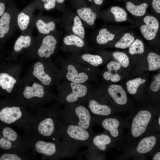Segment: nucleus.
<instances>
[{
	"label": "nucleus",
	"mask_w": 160,
	"mask_h": 160,
	"mask_svg": "<svg viewBox=\"0 0 160 160\" xmlns=\"http://www.w3.org/2000/svg\"><path fill=\"white\" fill-rule=\"evenodd\" d=\"M59 106L39 109L30 133L25 134L47 140L61 141L60 135L61 121Z\"/></svg>",
	"instance_id": "1"
},
{
	"label": "nucleus",
	"mask_w": 160,
	"mask_h": 160,
	"mask_svg": "<svg viewBox=\"0 0 160 160\" xmlns=\"http://www.w3.org/2000/svg\"><path fill=\"white\" fill-rule=\"evenodd\" d=\"M159 113L145 108L131 113L127 127L128 132L125 137L128 143L131 145L144 136L159 131L157 117Z\"/></svg>",
	"instance_id": "2"
},
{
	"label": "nucleus",
	"mask_w": 160,
	"mask_h": 160,
	"mask_svg": "<svg viewBox=\"0 0 160 160\" xmlns=\"http://www.w3.org/2000/svg\"><path fill=\"white\" fill-rule=\"evenodd\" d=\"M34 156L38 154L44 159L57 160L77 156L79 149L62 141H48L25 134Z\"/></svg>",
	"instance_id": "3"
},
{
	"label": "nucleus",
	"mask_w": 160,
	"mask_h": 160,
	"mask_svg": "<svg viewBox=\"0 0 160 160\" xmlns=\"http://www.w3.org/2000/svg\"><path fill=\"white\" fill-rule=\"evenodd\" d=\"M35 119V115L25 107L18 103L5 106L0 110V121L23 130L25 133H30Z\"/></svg>",
	"instance_id": "4"
},
{
	"label": "nucleus",
	"mask_w": 160,
	"mask_h": 160,
	"mask_svg": "<svg viewBox=\"0 0 160 160\" xmlns=\"http://www.w3.org/2000/svg\"><path fill=\"white\" fill-rule=\"evenodd\" d=\"M60 117L61 121L63 123L93 130L94 123L92 116L84 104L76 103L65 105L63 109L60 110Z\"/></svg>",
	"instance_id": "5"
},
{
	"label": "nucleus",
	"mask_w": 160,
	"mask_h": 160,
	"mask_svg": "<svg viewBox=\"0 0 160 160\" xmlns=\"http://www.w3.org/2000/svg\"><path fill=\"white\" fill-rule=\"evenodd\" d=\"M59 87L58 100L65 105L76 103L85 104L91 91L88 82L76 83L64 81Z\"/></svg>",
	"instance_id": "6"
},
{
	"label": "nucleus",
	"mask_w": 160,
	"mask_h": 160,
	"mask_svg": "<svg viewBox=\"0 0 160 160\" xmlns=\"http://www.w3.org/2000/svg\"><path fill=\"white\" fill-rule=\"evenodd\" d=\"M60 132L62 141L79 148L87 147L95 134L93 130L61 121Z\"/></svg>",
	"instance_id": "7"
},
{
	"label": "nucleus",
	"mask_w": 160,
	"mask_h": 160,
	"mask_svg": "<svg viewBox=\"0 0 160 160\" xmlns=\"http://www.w3.org/2000/svg\"><path fill=\"white\" fill-rule=\"evenodd\" d=\"M60 70L64 81L76 83H83L92 79L91 68L69 59L63 58L59 61Z\"/></svg>",
	"instance_id": "8"
},
{
	"label": "nucleus",
	"mask_w": 160,
	"mask_h": 160,
	"mask_svg": "<svg viewBox=\"0 0 160 160\" xmlns=\"http://www.w3.org/2000/svg\"><path fill=\"white\" fill-rule=\"evenodd\" d=\"M94 123L101 126L113 139L115 143H121L123 140V133L127 128L129 118L121 116L99 117L92 116Z\"/></svg>",
	"instance_id": "9"
},
{
	"label": "nucleus",
	"mask_w": 160,
	"mask_h": 160,
	"mask_svg": "<svg viewBox=\"0 0 160 160\" xmlns=\"http://www.w3.org/2000/svg\"><path fill=\"white\" fill-rule=\"evenodd\" d=\"M0 129V148L8 152L26 153L30 148L28 142L24 137L20 135L9 126Z\"/></svg>",
	"instance_id": "10"
},
{
	"label": "nucleus",
	"mask_w": 160,
	"mask_h": 160,
	"mask_svg": "<svg viewBox=\"0 0 160 160\" xmlns=\"http://www.w3.org/2000/svg\"><path fill=\"white\" fill-rule=\"evenodd\" d=\"M19 11L13 0H10L4 13L0 18V39L10 37L17 29V17Z\"/></svg>",
	"instance_id": "11"
},
{
	"label": "nucleus",
	"mask_w": 160,
	"mask_h": 160,
	"mask_svg": "<svg viewBox=\"0 0 160 160\" xmlns=\"http://www.w3.org/2000/svg\"><path fill=\"white\" fill-rule=\"evenodd\" d=\"M106 102L105 96L91 91L85 104L92 116L102 117L115 115L116 111Z\"/></svg>",
	"instance_id": "12"
},
{
	"label": "nucleus",
	"mask_w": 160,
	"mask_h": 160,
	"mask_svg": "<svg viewBox=\"0 0 160 160\" xmlns=\"http://www.w3.org/2000/svg\"><path fill=\"white\" fill-rule=\"evenodd\" d=\"M114 143L113 139L106 133L95 134L87 146L86 158L89 159H99V153L107 151Z\"/></svg>",
	"instance_id": "13"
},
{
	"label": "nucleus",
	"mask_w": 160,
	"mask_h": 160,
	"mask_svg": "<svg viewBox=\"0 0 160 160\" xmlns=\"http://www.w3.org/2000/svg\"><path fill=\"white\" fill-rule=\"evenodd\" d=\"M33 42L38 44L36 52L41 58H48L55 52L58 44L56 36L53 34L42 35L38 34L33 37Z\"/></svg>",
	"instance_id": "14"
},
{
	"label": "nucleus",
	"mask_w": 160,
	"mask_h": 160,
	"mask_svg": "<svg viewBox=\"0 0 160 160\" xmlns=\"http://www.w3.org/2000/svg\"><path fill=\"white\" fill-rule=\"evenodd\" d=\"M159 135L155 133L146 135L130 145L132 153L137 156L149 154L155 150L159 140Z\"/></svg>",
	"instance_id": "15"
},
{
	"label": "nucleus",
	"mask_w": 160,
	"mask_h": 160,
	"mask_svg": "<svg viewBox=\"0 0 160 160\" xmlns=\"http://www.w3.org/2000/svg\"><path fill=\"white\" fill-rule=\"evenodd\" d=\"M24 98L26 100L36 99L41 100L43 104L54 99V97L48 94L41 84L34 83L31 87L26 86L23 93Z\"/></svg>",
	"instance_id": "16"
},
{
	"label": "nucleus",
	"mask_w": 160,
	"mask_h": 160,
	"mask_svg": "<svg viewBox=\"0 0 160 160\" xmlns=\"http://www.w3.org/2000/svg\"><path fill=\"white\" fill-rule=\"evenodd\" d=\"M36 9L34 1L18 12L17 20V29L21 33L27 30L32 24L33 12Z\"/></svg>",
	"instance_id": "17"
},
{
	"label": "nucleus",
	"mask_w": 160,
	"mask_h": 160,
	"mask_svg": "<svg viewBox=\"0 0 160 160\" xmlns=\"http://www.w3.org/2000/svg\"><path fill=\"white\" fill-rule=\"evenodd\" d=\"M32 22L39 33L41 34H52L56 29L55 22L43 16L41 13L34 15Z\"/></svg>",
	"instance_id": "18"
},
{
	"label": "nucleus",
	"mask_w": 160,
	"mask_h": 160,
	"mask_svg": "<svg viewBox=\"0 0 160 160\" xmlns=\"http://www.w3.org/2000/svg\"><path fill=\"white\" fill-rule=\"evenodd\" d=\"M143 21L145 24L140 27V32L145 39L152 40L155 37L159 29L158 20L153 16L147 15L144 17Z\"/></svg>",
	"instance_id": "19"
},
{
	"label": "nucleus",
	"mask_w": 160,
	"mask_h": 160,
	"mask_svg": "<svg viewBox=\"0 0 160 160\" xmlns=\"http://www.w3.org/2000/svg\"><path fill=\"white\" fill-rule=\"evenodd\" d=\"M34 27L33 23L27 30L20 33L14 44L13 50L15 52H21L23 49L28 48L30 46L33 38V33Z\"/></svg>",
	"instance_id": "20"
},
{
	"label": "nucleus",
	"mask_w": 160,
	"mask_h": 160,
	"mask_svg": "<svg viewBox=\"0 0 160 160\" xmlns=\"http://www.w3.org/2000/svg\"><path fill=\"white\" fill-rule=\"evenodd\" d=\"M107 93L108 96L119 106H124L127 104L128 99L127 94L120 85H110L108 88Z\"/></svg>",
	"instance_id": "21"
},
{
	"label": "nucleus",
	"mask_w": 160,
	"mask_h": 160,
	"mask_svg": "<svg viewBox=\"0 0 160 160\" xmlns=\"http://www.w3.org/2000/svg\"><path fill=\"white\" fill-rule=\"evenodd\" d=\"M72 60L91 68L102 64L103 60L99 55L84 53L81 55L73 56L69 58Z\"/></svg>",
	"instance_id": "22"
},
{
	"label": "nucleus",
	"mask_w": 160,
	"mask_h": 160,
	"mask_svg": "<svg viewBox=\"0 0 160 160\" xmlns=\"http://www.w3.org/2000/svg\"><path fill=\"white\" fill-rule=\"evenodd\" d=\"M121 67L120 64L118 62L113 61H110L107 65L108 70L105 71L103 73L104 79L106 81L110 80L114 82L119 81L121 78L117 73V71Z\"/></svg>",
	"instance_id": "23"
},
{
	"label": "nucleus",
	"mask_w": 160,
	"mask_h": 160,
	"mask_svg": "<svg viewBox=\"0 0 160 160\" xmlns=\"http://www.w3.org/2000/svg\"><path fill=\"white\" fill-rule=\"evenodd\" d=\"M33 76L38 79L44 85L48 86L52 82L51 76L44 70V65L42 63L37 62L33 66Z\"/></svg>",
	"instance_id": "24"
},
{
	"label": "nucleus",
	"mask_w": 160,
	"mask_h": 160,
	"mask_svg": "<svg viewBox=\"0 0 160 160\" xmlns=\"http://www.w3.org/2000/svg\"><path fill=\"white\" fill-rule=\"evenodd\" d=\"M77 13L81 19L87 23L89 25H93L97 17L96 13L88 7H84L78 9Z\"/></svg>",
	"instance_id": "25"
},
{
	"label": "nucleus",
	"mask_w": 160,
	"mask_h": 160,
	"mask_svg": "<svg viewBox=\"0 0 160 160\" xmlns=\"http://www.w3.org/2000/svg\"><path fill=\"white\" fill-rule=\"evenodd\" d=\"M16 82V80L9 74L4 73H0V87L8 93H11Z\"/></svg>",
	"instance_id": "26"
},
{
	"label": "nucleus",
	"mask_w": 160,
	"mask_h": 160,
	"mask_svg": "<svg viewBox=\"0 0 160 160\" xmlns=\"http://www.w3.org/2000/svg\"><path fill=\"white\" fill-rule=\"evenodd\" d=\"M63 42L66 46L74 47L79 49L83 48L85 44L83 39L74 34L65 37L63 39Z\"/></svg>",
	"instance_id": "27"
},
{
	"label": "nucleus",
	"mask_w": 160,
	"mask_h": 160,
	"mask_svg": "<svg viewBox=\"0 0 160 160\" xmlns=\"http://www.w3.org/2000/svg\"><path fill=\"white\" fill-rule=\"evenodd\" d=\"M148 7V4L146 3L138 5H135L131 2H128L126 4V7L128 11L137 17L143 16L145 14Z\"/></svg>",
	"instance_id": "28"
},
{
	"label": "nucleus",
	"mask_w": 160,
	"mask_h": 160,
	"mask_svg": "<svg viewBox=\"0 0 160 160\" xmlns=\"http://www.w3.org/2000/svg\"><path fill=\"white\" fill-rule=\"evenodd\" d=\"M115 35L111 33L106 28L100 29L96 38L97 43L100 44H104L114 39Z\"/></svg>",
	"instance_id": "29"
},
{
	"label": "nucleus",
	"mask_w": 160,
	"mask_h": 160,
	"mask_svg": "<svg viewBox=\"0 0 160 160\" xmlns=\"http://www.w3.org/2000/svg\"><path fill=\"white\" fill-rule=\"evenodd\" d=\"M30 159L25 153L8 151L3 153L0 157V160H25Z\"/></svg>",
	"instance_id": "30"
},
{
	"label": "nucleus",
	"mask_w": 160,
	"mask_h": 160,
	"mask_svg": "<svg viewBox=\"0 0 160 160\" xmlns=\"http://www.w3.org/2000/svg\"><path fill=\"white\" fill-rule=\"evenodd\" d=\"M149 71H155L160 68V56L154 52L149 53L147 57Z\"/></svg>",
	"instance_id": "31"
},
{
	"label": "nucleus",
	"mask_w": 160,
	"mask_h": 160,
	"mask_svg": "<svg viewBox=\"0 0 160 160\" xmlns=\"http://www.w3.org/2000/svg\"><path fill=\"white\" fill-rule=\"evenodd\" d=\"M146 81L145 79L138 77L129 80L126 83L127 89L128 92L131 95H135L140 86Z\"/></svg>",
	"instance_id": "32"
},
{
	"label": "nucleus",
	"mask_w": 160,
	"mask_h": 160,
	"mask_svg": "<svg viewBox=\"0 0 160 160\" xmlns=\"http://www.w3.org/2000/svg\"><path fill=\"white\" fill-rule=\"evenodd\" d=\"M73 33L82 39L85 36V31L81 19L78 16H76L73 20V24L72 28Z\"/></svg>",
	"instance_id": "33"
},
{
	"label": "nucleus",
	"mask_w": 160,
	"mask_h": 160,
	"mask_svg": "<svg viewBox=\"0 0 160 160\" xmlns=\"http://www.w3.org/2000/svg\"><path fill=\"white\" fill-rule=\"evenodd\" d=\"M135 40V38L129 33H125L115 45L116 48L124 49L129 47Z\"/></svg>",
	"instance_id": "34"
},
{
	"label": "nucleus",
	"mask_w": 160,
	"mask_h": 160,
	"mask_svg": "<svg viewBox=\"0 0 160 160\" xmlns=\"http://www.w3.org/2000/svg\"><path fill=\"white\" fill-rule=\"evenodd\" d=\"M111 12L113 15L115 21L122 22L127 20V14L126 11L118 6H113L110 9Z\"/></svg>",
	"instance_id": "35"
},
{
	"label": "nucleus",
	"mask_w": 160,
	"mask_h": 160,
	"mask_svg": "<svg viewBox=\"0 0 160 160\" xmlns=\"http://www.w3.org/2000/svg\"><path fill=\"white\" fill-rule=\"evenodd\" d=\"M129 47V52L132 55L141 54L144 51V44L139 39L134 40Z\"/></svg>",
	"instance_id": "36"
},
{
	"label": "nucleus",
	"mask_w": 160,
	"mask_h": 160,
	"mask_svg": "<svg viewBox=\"0 0 160 160\" xmlns=\"http://www.w3.org/2000/svg\"><path fill=\"white\" fill-rule=\"evenodd\" d=\"M113 56L121 66L124 68L128 66L129 63V59L125 53L121 52H115L113 53Z\"/></svg>",
	"instance_id": "37"
},
{
	"label": "nucleus",
	"mask_w": 160,
	"mask_h": 160,
	"mask_svg": "<svg viewBox=\"0 0 160 160\" xmlns=\"http://www.w3.org/2000/svg\"><path fill=\"white\" fill-rule=\"evenodd\" d=\"M40 3H43V6L40 9H44L48 11L55 8L56 6V0H38Z\"/></svg>",
	"instance_id": "38"
},
{
	"label": "nucleus",
	"mask_w": 160,
	"mask_h": 160,
	"mask_svg": "<svg viewBox=\"0 0 160 160\" xmlns=\"http://www.w3.org/2000/svg\"><path fill=\"white\" fill-rule=\"evenodd\" d=\"M154 80L150 85L151 90L153 92H157L160 88V73L154 76Z\"/></svg>",
	"instance_id": "39"
},
{
	"label": "nucleus",
	"mask_w": 160,
	"mask_h": 160,
	"mask_svg": "<svg viewBox=\"0 0 160 160\" xmlns=\"http://www.w3.org/2000/svg\"><path fill=\"white\" fill-rule=\"evenodd\" d=\"M152 5L155 12L158 13H160V0H153Z\"/></svg>",
	"instance_id": "40"
},
{
	"label": "nucleus",
	"mask_w": 160,
	"mask_h": 160,
	"mask_svg": "<svg viewBox=\"0 0 160 160\" xmlns=\"http://www.w3.org/2000/svg\"><path fill=\"white\" fill-rule=\"evenodd\" d=\"M7 1H0V18L4 13L6 8V3Z\"/></svg>",
	"instance_id": "41"
},
{
	"label": "nucleus",
	"mask_w": 160,
	"mask_h": 160,
	"mask_svg": "<svg viewBox=\"0 0 160 160\" xmlns=\"http://www.w3.org/2000/svg\"><path fill=\"white\" fill-rule=\"evenodd\" d=\"M152 160H160V152L159 151L156 152L154 154L152 158Z\"/></svg>",
	"instance_id": "42"
},
{
	"label": "nucleus",
	"mask_w": 160,
	"mask_h": 160,
	"mask_svg": "<svg viewBox=\"0 0 160 160\" xmlns=\"http://www.w3.org/2000/svg\"><path fill=\"white\" fill-rule=\"evenodd\" d=\"M95 3L97 5H100L103 2V0H94Z\"/></svg>",
	"instance_id": "43"
},
{
	"label": "nucleus",
	"mask_w": 160,
	"mask_h": 160,
	"mask_svg": "<svg viewBox=\"0 0 160 160\" xmlns=\"http://www.w3.org/2000/svg\"><path fill=\"white\" fill-rule=\"evenodd\" d=\"M65 1V0H56V2L59 4L63 3Z\"/></svg>",
	"instance_id": "44"
},
{
	"label": "nucleus",
	"mask_w": 160,
	"mask_h": 160,
	"mask_svg": "<svg viewBox=\"0 0 160 160\" xmlns=\"http://www.w3.org/2000/svg\"><path fill=\"white\" fill-rule=\"evenodd\" d=\"M88 0L89 1H92V0Z\"/></svg>",
	"instance_id": "45"
}]
</instances>
